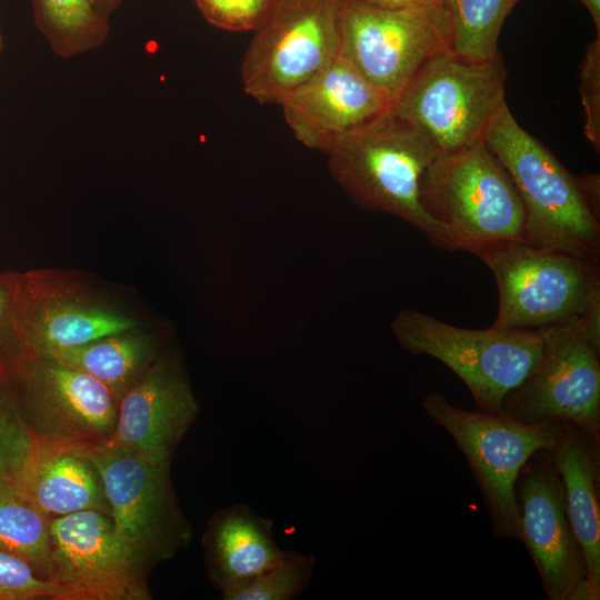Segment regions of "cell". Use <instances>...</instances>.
Instances as JSON below:
<instances>
[{
  "label": "cell",
  "mask_w": 600,
  "mask_h": 600,
  "mask_svg": "<svg viewBox=\"0 0 600 600\" xmlns=\"http://www.w3.org/2000/svg\"><path fill=\"white\" fill-rule=\"evenodd\" d=\"M483 141L512 179L527 213V242L580 258L600 260L596 191L573 177L506 104Z\"/></svg>",
  "instance_id": "obj_1"
},
{
  "label": "cell",
  "mask_w": 600,
  "mask_h": 600,
  "mask_svg": "<svg viewBox=\"0 0 600 600\" xmlns=\"http://www.w3.org/2000/svg\"><path fill=\"white\" fill-rule=\"evenodd\" d=\"M327 153L332 176L357 204L399 217L436 247L453 250L420 194L421 177L440 153L412 126L389 111L339 139Z\"/></svg>",
  "instance_id": "obj_2"
},
{
  "label": "cell",
  "mask_w": 600,
  "mask_h": 600,
  "mask_svg": "<svg viewBox=\"0 0 600 600\" xmlns=\"http://www.w3.org/2000/svg\"><path fill=\"white\" fill-rule=\"evenodd\" d=\"M64 600L62 590L27 561L0 551V600Z\"/></svg>",
  "instance_id": "obj_28"
},
{
  "label": "cell",
  "mask_w": 600,
  "mask_h": 600,
  "mask_svg": "<svg viewBox=\"0 0 600 600\" xmlns=\"http://www.w3.org/2000/svg\"><path fill=\"white\" fill-rule=\"evenodd\" d=\"M122 0H96L99 10L109 18V16L119 7Z\"/></svg>",
  "instance_id": "obj_33"
},
{
  "label": "cell",
  "mask_w": 600,
  "mask_h": 600,
  "mask_svg": "<svg viewBox=\"0 0 600 600\" xmlns=\"http://www.w3.org/2000/svg\"><path fill=\"white\" fill-rule=\"evenodd\" d=\"M280 106L297 140L328 152L342 137L387 114L392 101L340 52Z\"/></svg>",
  "instance_id": "obj_16"
},
{
  "label": "cell",
  "mask_w": 600,
  "mask_h": 600,
  "mask_svg": "<svg viewBox=\"0 0 600 600\" xmlns=\"http://www.w3.org/2000/svg\"><path fill=\"white\" fill-rule=\"evenodd\" d=\"M370 6L386 8V9H403L422 7L439 0H358Z\"/></svg>",
  "instance_id": "obj_31"
},
{
  "label": "cell",
  "mask_w": 600,
  "mask_h": 600,
  "mask_svg": "<svg viewBox=\"0 0 600 600\" xmlns=\"http://www.w3.org/2000/svg\"><path fill=\"white\" fill-rule=\"evenodd\" d=\"M589 11L597 31V36H600V0H578Z\"/></svg>",
  "instance_id": "obj_32"
},
{
  "label": "cell",
  "mask_w": 600,
  "mask_h": 600,
  "mask_svg": "<svg viewBox=\"0 0 600 600\" xmlns=\"http://www.w3.org/2000/svg\"><path fill=\"white\" fill-rule=\"evenodd\" d=\"M198 412L181 364L172 354H160L119 401L116 429L108 444L171 463Z\"/></svg>",
  "instance_id": "obj_17"
},
{
  "label": "cell",
  "mask_w": 600,
  "mask_h": 600,
  "mask_svg": "<svg viewBox=\"0 0 600 600\" xmlns=\"http://www.w3.org/2000/svg\"><path fill=\"white\" fill-rule=\"evenodd\" d=\"M102 481L117 534L152 566L172 558L192 539L178 503L170 463L113 444L87 450Z\"/></svg>",
  "instance_id": "obj_11"
},
{
  "label": "cell",
  "mask_w": 600,
  "mask_h": 600,
  "mask_svg": "<svg viewBox=\"0 0 600 600\" xmlns=\"http://www.w3.org/2000/svg\"><path fill=\"white\" fill-rule=\"evenodd\" d=\"M17 486L50 518L83 510L109 514L101 478L87 450L38 442Z\"/></svg>",
  "instance_id": "obj_20"
},
{
  "label": "cell",
  "mask_w": 600,
  "mask_h": 600,
  "mask_svg": "<svg viewBox=\"0 0 600 600\" xmlns=\"http://www.w3.org/2000/svg\"><path fill=\"white\" fill-rule=\"evenodd\" d=\"M16 280L21 328L36 357L137 326L73 273L32 270L16 272Z\"/></svg>",
  "instance_id": "obj_14"
},
{
  "label": "cell",
  "mask_w": 600,
  "mask_h": 600,
  "mask_svg": "<svg viewBox=\"0 0 600 600\" xmlns=\"http://www.w3.org/2000/svg\"><path fill=\"white\" fill-rule=\"evenodd\" d=\"M422 408L464 456L482 494L493 534L520 541L516 479L533 452L554 447L566 426L529 424L503 414L468 411L438 392L426 394Z\"/></svg>",
  "instance_id": "obj_7"
},
{
  "label": "cell",
  "mask_w": 600,
  "mask_h": 600,
  "mask_svg": "<svg viewBox=\"0 0 600 600\" xmlns=\"http://www.w3.org/2000/svg\"><path fill=\"white\" fill-rule=\"evenodd\" d=\"M274 0H196L203 17L229 31L256 30Z\"/></svg>",
  "instance_id": "obj_29"
},
{
  "label": "cell",
  "mask_w": 600,
  "mask_h": 600,
  "mask_svg": "<svg viewBox=\"0 0 600 600\" xmlns=\"http://www.w3.org/2000/svg\"><path fill=\"white\" fill-rule=\"evenodd\" d=\"M50 521L16 483L0 480V551L27 561L46 579L50 574Z\"/></svg>",
  "instance_id": "obj_23"
},
{
  "label": "cell",
  "mask_w": 600,
  "mask_h": 600,
  "mask_svg": "<svg viewBox=\"0 0 600 600\" xmlns=\"http://www.w3.org/2000/svg\"><path fill=\"white\" fill-rule=\"evenodd\" d=\"M540 331V360L504 397L501 414L529 424L573 426L600 438V314Z\"/></svg>",
  "instance_id": "obj_8"
},
{
  "label": "cell",
  "mask_w": 600,
  "mask_h": 600,
  "mask_svg": "<svg viewBox=\"0 0 600 600\" xmlns=\"http://www.w3.org/2000/svg\"><path fill=\"white\" fill-rule=\"evenodd\" d=\"M521 542L549 600H568L584 579L586 566L566 508L561 477L549 450H537L514 482Z\"/></svg>",
  "instance_id": "obj_15"
},
{
  "label": "cell",
  "mask_w": 600,
  "mask_h": 600,
  "mask_svg": "<svg viewBox=\"0 0 600 600\" xmlns=\"http://www.w3.org/2000/svg\"><path fill=\"white\" fill-rule=\"evenodd\" d=\"M341 0H274L241 64L244 91L280 104L340 53Z\"/></svg>",
  "instance_id": "obj_9"
},
{
  "label": "cell",
  "mask_w": 600,
  "mask_h": 600,
  "mask_svg": "<svg viewBox=\"0 0 600 600\" xmlns=\"http://www.w3.org/2000/svg\"><path fill=\"white\" fill-rule=\"evenodd\" d=\"M507 69L500 53L473 60L450 49L429 58L394 100L390 113L447 154L479 140L506 104Z\"/></svg>",
  "instance_id": "obj_5"
},
{
  "label": "cell",
  "mask_w": 600,
  "mask_h": 600,
  "mask_svg": "<svg viewBox=\"0 0 600 600\" xmlns=\"http://www.w3.org/2000/svg\"><path fill=\"white\" fill-rule=\"evenodd\" d=\"M16 383L37 442L80 450L110 442L118 403L90 374L50 357H36Z\"/></svg>",
  "instance_id": "obj_13"
},
{
  "label": "cell",
  "mask_w": 600,
  "mask_h": 600,
  "mask_svg": "<svg viewBox=\"0 0 600 600\" xmlns=\"http://www.w3.org/2000/svg\"><path fill=\"white\" fill-rule=\"evenodd\" d=\"M564 492L566 508L574 536L581 547L584 579L568 600L600 599V438L573 426H566L549 450Z\"/></svg>",
  "instance_id": "obj_18"
},
{
  "label": "cell",
  "mask_w": 600,
  "mask_h": 600,
  "mask_svg": "<svg viewBox=\"0 0 600 600\" xmlns=\"http://www.w3.org/2000/svg\"><path fill=\"white\" fill-rule=\"evenodd\" d=\"M272 524L241 503L212 514L202 543L209 578L221 592L283 558L286 551L277 544Z\"/></svg>",
  "instance_id": "obj_19"
},
{
  "label": "cell",
  "mask_w": 600,
  "mask_h": 600,
  "mask_svg": "<svg viewBox=\"0 0 600 600\" xmlns=\"http://www.w3.org/2000/svg\"><path fill=\"white\" fill-rule=\"evenodd\" d=\"M340 52L392 104L420 67L450 49V23L440 0L427 6L386 9L341 0Z\"/></svg>",
  "instance_id": "obj_10"
},
{
  "label": "cell",
  "mask_w": 600,
  "mask_h": 600,
  "mask_svg": "<svg viewBox=\"0 0 600 600\" xmlns=\"http://www.w3.org/2000/svg\"><path fill=\"white\" fill-rule=\"evenodd\" d=\"M420 194L453 250L471 252L500 241L527 242L524 204L483 139L439 154L421 177Z\"/></svg>",
  "instance_id": "obj_4"
},
{
  "label": "cell",
  "mask_w": 600,
  "mask_h": 600,
  "mask_svg": "<svg viewBox=\"0 0 600 600\" xmlns=\"http://www.w3.org/2000/svg\"><path fill=\"white\" fill-rule=\"evenodd\" d=\"M470 253L491 270L497 283L493 327L541 330L600 314L599 261L524 241L494 242Z\"/></svg>",
  "instance_id": "obj_3"
},
{
  "label": "cell",
  "mask_w": 600,
  "mask_h": 600,
  "mask_svg": "<svg viewBox=\"0 0 600 600\" xmlns=\"http://www.w3.org/2000/svg\"><path fill=\"white\" fill-rule=\"evenodd\" d=\"M34 358L19 319L16 272H1L0 377L17 380Z\"/></svg>",
  "instance_id": "obj_27"
},
{
  "label": "cell",
  "mask_w": 600,
  "mask_h": 600,
  "mask_svg": "<svg viewBox=\"0 0 600 600\" xmlns=\"http://www.w3.org/2000/svg\"><path fill=\"white\" fill-rule=\"evenodd\" d=\"M316 564L312 554L294 550L269 569L221 592L224 600H292L311 581Z\"/></svg>",
  "instance_id": "obj_25"
},
{
  "label": "cell",
  "mask_w": 600,
  "mask_h": 600,
  "mask_svg": "<svg viewBox=\"0 0 600 600\" xmlns=\"http://www.w3.org/2000/svg\"><path fill=\"white\" fill-rule=\"evenodd\" d=\"M579 91L584 108V133L600 149V36L588 43L579 72Z\"/></svg>",
  "instance_id": "obj_30"
},
{
  "label": "cell",
  "mask_w": 600,
  "mask_h": 600,
  "mask_svg": "<svg viewBox=\"0 0 600 600\" xmlns=\"http://www.w3.org/2000/svg\"><path fill=\"white\" fill-rule=\"evenodd\" d=\"M150 567L102 511L51 518L49 580L64 600H149Z\"/></svg>",
  "instance_id": "obj_12"
},
{
  "label": "cell",
  "mask_w": 600,
  "mask_h": 600,
  "mask_svg": "<svg viewBox=\"0 0 600 600\" xmlns=\"http://www.w3.org/2000/svg\"><path fill=\"white\" fill-rule=\"evenodd\" d=\"M391 329L403 349L454 372L477 410L490 414H501L504 397L536 369L543 347L540 330L466 329L410 309L398 313Z\"/></svg>",
  "instance_id": "obj_6"
},
{
  "label": "cell",
  "mask_w": 600,
  "mask_h": 600,
  "mask_svg": "<svg viewBox=\"0 0 600 600\" xmlns=\"http://www.w3.org/2000/svg\"><path fill=\"white\" fill-rule=\"evenodd\" d=\"M154 338L133 327L48 356L100 381L117 403L158 358Z\"/></svg>",
  "instance_id": "obj_21"
},
{
  "label": "cell",
  "mask_w": 600,
  "mask_h": 600,
  "mask_svg": "<svg viewBox=\"0 0 600 600\" xmlns=\"http://www.w3.org/2000/svg\"><path fill=\"white\" fill-rule=\"evenodd\" d=\"M34 19L53 52L72 58L101 46L109 22L96 0H32Z\"/></svg>",
  "instance_id": "obj_22"
},
{
  "label": "cell",
  "mask_w": 600,
  "mask_h": 600,
  "mask_svg": "<svg viewBox=\"0 0 600 600\" xmlns=\"http://www.w3.org/2000/svg\"><path fill=\"white\" fill-rule=\"evenodd\" d=\"M2 48H3V37H2L1 28H0V51L2 50Z\"/></svg>",
  "instance_id": "obj_34"
},
{
  "label": "cell",
  "mask_w": 600,
  "mask_h": 600,
  "mask_svg": "<svg viewBox=\"0 0 600 600\" xmlns=\"http://www.w3.org/2000/svg\"><path fill=\"white\" fill-rule=\"evenodd\" d=\"M519 0H440L450 23V50L469 59L499 53L502 24Z\"/></svg>",
  "instance_id": "obj_24"
},
{
  "label": "cell",
  "mask_w": 600,
  "mask_h": 600,
  "mask_svg": "<svg viewBox=\"0 0 600 600\" xmlns=\"http://www.w3.org/2000/svg\"><path fill=\"white\" fill-rule=\"evenodd\" d=\"M37 443L26 422L16 380L0 377V480L18 484Z\"/></svg>",
  "instance_id": "obj_26"
}]
</instances>
